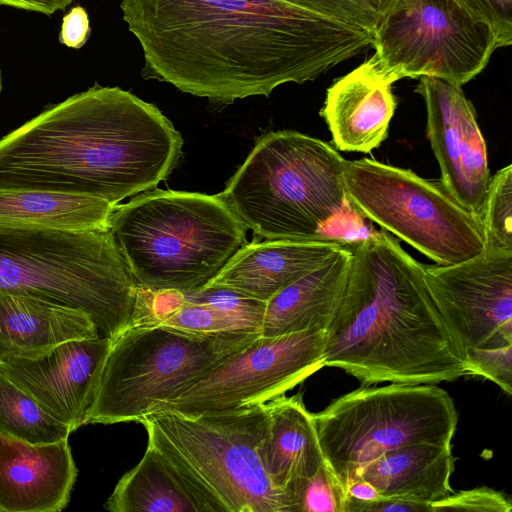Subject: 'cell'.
Returning a JSON list of instances; mask_svg holds the SVG:
<instances>
[{
	"label": "cell",
	"instance_id": "22",
	"mask_svg": "<svg viewBox=\"0 0 512 512\" xmlns=\"http://www.w3.org/2000/svg\"><path fill=\"white\" fill-rule=\"evenodd\" d=\"M454 463L451 443H419L372 461L358 479L370 482L382 497L430 504L454 492L450 483Z\"/></svg>",
	"mask_w": 512,
	"mask_h": 512
},
{
	"label": "cell",
	"instance_id": "11",
	"mask_svg": "<svg viewBox=\"0 0 512 512\" xmlns=\"http://www.w3.org/2000/svg\"><path fill=\"white\" fill-rule=\"evenodd\" d=\"M378 73L389 83L430 76L463 86L499 48L493 28L456 0H396L373 33Z\"/></svg>",
	"mask_w": 512,
	"mask_h": 512
},
{
	"label": "cell",
	"instance_id": "20",
	"mask_svg": "<svg viewBox=\"0 0 512 512\" xmlns=\"http://www.w3.org/2000/svg\"><path fill=\"white\" fill-rule=\"evenodd\" d=\"M350 263L346 243L318 268L280 290L266 302L260 335L327 330L342 300Z\"/></svg>",
	"mask_w": 512,
	"mask_h": 512
},
{
	"label": "cell",
	"instance_id": "15",
	"mask_svg": "<svg viewBox=\"0 0 512 512\" xmlns=\"http://www.w3.org/2000/svg\"><path fill=\"white\" fill-rule=\"evenodd\" d=\"M112 339L63 342L37 359L0 360V373L72 432L86 424Z\"/></svg>",
	"mask_w": 512,
	"mask_h": 512
},
{
	"label": "cell",
	"instance_id": "31",
	"mask_svg": "<svg viewBox=\"0 0 512 512\" xmlns=\"http://www.w3.org/2000/svg\"><path fill=\"white\" fill-rule=\"evenodd\" d=\"M185 302V293L181 291L153 290L138 285L129 326H159L180 310Z\"/></svg>",
	"mask_w": 512,
	"mask_h": 512
},
{
	"label": "cell",
	"instance_id": "35",
	"mask_svg": "<svg viewBox=\"0 0 512 512\" xmlns=\"http://www.w3.org/2000/svg\"><path fill=\"white\" fill-rule=\"evenodd\" d=\"M345 512H430V504L382 496L369 502L347 498Z\"/></svg>",
	"mask_w": 512,
	"mask_h": 512
},
{
	"label": "cell",
	"instance_id": "24",
	"mask_svg": "<svg viewBox=\"0 0 512 512\" xmlns=\"http://www.w3.org/2000/svg\"><path fill=\"white\" fill-rule=\"evenodd\" d=\"M104 508L110 512H210L208 506L153 445L124 474Z\"/></svg>",
	"mask_w": 512,
	"mask_h": 512
},
{
	"label": "cell",
	"instance_id": "30",
	"mask_svg": "<svg viewBox=\"0 0 512 512\" xmlns=\"http://www.w3.org/2000/svg\"><path fill=\"white\" fill-rule=\"evenodd\" d=\"M463 360L467 375L489 379L507 395H511L512 343L470 348L465 352Z\"/></svg>",
	"mask_w": 512,
	"mask_h": 512
},
{
	"label": "cell",
	"instance_id": "2",
	"mask_svg": "<svg viewBox=\"0 0 512 512\" xmlns=\"http://www.w3.org/2000/svg\"><path fill=\"white\" fill-rule=\"evenodd\" d=\"M182 145L155 105L96 83L0 138V188L86 195L115 206L165 180Z\"/></svg>",
	"mask_w": 512,
	"mask_h": 512
},
{
	"label": "cell",
	"instance_id": "13",
	"mask_svg": "<svg viewBox=\"0 0 512 512\" xmlns=\"http://www.w3.org/2000/svg\"><path fill=\"white\" fill-rule=\"evenodd\" d=\"M423 266L462 360L470 348L512 343V252L484 249L456 264Z\"/></svg>",
	"mask_w": 512,
	"mask_h": 512
},
{
	"label": "cell",
	"instance_id": "38",
	"mask_svg": "<svg viewBox=\"0 0 512 512\" xmlns=\"http://www.w3.org/2000/svg\"><path fill=\"white\" fill-rule=\"evenodd\" d=\"M2 90V72H1V66H0V93Z\"/></svg>",
	"mask_w": 512,
	"mask_h": 512
},
{
	"label": "cell",
	"instance_id": "33",
	"mask_svg": "<svg viewBox=\"0 0 512 512\" xmlns=\"http://www.w3.org/2000/svg\"><path fill=\"white\" fill-rule=\"evenodd\" d=\"M475 19L489 24L500 47L512 42V0H456Z\"/></svg>",
	"mask_w": 512,
	"mask_h": 512
},
{
	"label": "cell",
	"instance_id": "12",
	"mask_svg": "<svg viewBox=\"0 0 512 512\" xmlns=\"http://www.w3.org/2000/svg\"><path fill=\"white\" fill-rule=\"evenodd\" d=\"M325 337L323 329L260 335L152 413L196 415L267 403L324 367Z\"/></svg>",
	"mask_w": 512,
	"mask_h": 512
},
{
	"label": "cell",
	"instance_id": "17",
	"mask_svg": "<svg viewBox=\"0 0 512 512\" xmlns=\"http://www.w3.org/2000/svg\"><path fill=\"white\" fill-rule=\"evenodd\" d=\"M346 243L335 240L265 239L244 244L203 288H224L268 302L318 268Z\"/></svg>",
	"mask_w": 512,
	"mask_h": 512
},
{
	"label": "cell",
	"instance_id": "14",
	"mask_svg": "<svg viewBox=\"0 0 512 512\" xmlns=\"http://www.w3.org/2000/svg\"><path fill=\"white\" fill-rule=\"evenodd\" d=\"M416 92L425 102L427 136L440 167V184L480 219L491 176L472 103L462 86L436 77H419Z\"/></svg>",
	"mask_w": 512,
	"mask_h": 512
},
{
	"label": "cell",
	"instance_id": "19",
	"mask_svg": "<svg viewBox=\"0 0 512 512\" xmlns=\"http://www.w3.org/2000/svg\"><path fill=\"white\" fill-rule=\"evenodd\" d=\"M98 336L81 310L0 288V360L37 359L63 342Z\"/></svg>",
	"mask_w": 512,
	"mask_h": 512
},
{
	"label": "cell",
	"instance_id": "8",
	"mask_svg": "<svg viewBox=\"0 0 512 512\" xmlns=\"http://www.w3.org/2000/svg\"><path fill=\"white\" fill-rule=\"evenodd\" d=\"M259 336L129 326L112 340L85 423L141 422Z\"/></svg>",
	"mask_w": 512,
	"mask_h": 512
},
{
	"label": "cell",
	"instance_id": "28",
	"mask_svg": "<svg viewBox=\"0 0 512 512\" xmlns=\"http://www.w3.org/2000/svg\"><path fill=\"white\" fill-rule=\"evenodd\" d=\"M332 20L376 31L396 0H282Z\"/></svg>",
	"mask_w": 512,
	"mask_h": 512
},
{
	"label": "cell",
	"instance_id": "23",
	"mask_svg": "<svg viewBox=\"0 0 512 512\" xmlns=\"http://www.w3.org/2000/svg\"><path fill=\"white\" fill-rule=\"evenodd\" d=\"M113 207L86 195L0 188V229L109 228Z\"/></svg>",
	"mask_w": 512,
	"mask_h": 512
},
{
	"label": "cell",
	"instance_id": "1",
	"mask_svg": "<svg viewBox=\"0 0 512 512\" xmlns=\"http://www.w3.org/2000/svg\"><path fill=\"white\" fill-rule=\"evenodd\" d=\"M141 75L226 106L314 80L372 45L369 32L282 0H121Z\"/></svg>",
	"mask_w": 512,
	"mask_h": 512
},
{
	"label": "cell",
	"instance_id": "36",
	"mask_svg": "<svg viewBox=\"0 0 512 512\" xmlns=\"http://www.w3.org/2000/svg\"><path fill=\"white\" fill-rule=\"evenodd\" d=\"M74 0H0V4L45 15H52L58 10H64Z\"/></svg>",
	"mask_w": 512,
	"mask_h": 512
},
{
	"label": "cell",
	"instance_id": "32",
	"mask_svg": "<svg viewBox=\"0 0 512 512\" xmlns=\"http://www.w3.org/2000/svg\"><path fill=\"white\" fill-rule=\"evenodd\" d=\"M512 501L504 493L489 487H477L453 492L446 498L430 503V512H511Z\"/></svg>",
	"mask_w": 512,
	"mask_h": 512
},
{
	"label": "cell",
	"instance_id": "3",
	"mask_svg": "<svg viewBox=\"0 0 512 512\" xmlns=\"http://www.w3.org/2000/svg\"><path fill=\"white\" fill-rule=\"evenodd\" d=\"M347 246L350 269L326 330L324 366L342 369L362 385L438 384L467 375L423 264L383 229Z\"/></svg>",
	"mask_w": 512,
	"mask_h": 512
},
{
	"label": "cell",
	"instance_id": "9",
	"mask_svg": "<svg viewBox=\"0 0 512 512\" xmlns=\"http://www.w3.org/2000/svg\"><path fill=\"white\" fill-rule=\"evenodd\" d=\"M325 461L347 493L363 467L384 454L419 443H451L458 412L436 384L362 387L315 413Z\"/></svg>",
	"mask_w": 512,
	"mask_h": 512
},
{
	"label": "cell",
	"instance_id": "16",
	"mask_svg": "<svg viewBox=\"0 0 512 512\" xmlns=\"http://www.w3.org/2000/svg\"><path fill=\"white\" fill-rule=\"evenodd\" d=\"M68 440L34 445L0 435V512H60L77 478Z\"/></svg>",
	"mask_w": 512,
	"mask_h": 512
},
{
	"label": "cell",
	"instance_id": "5",
	"mask_svg": "<svg viewBox=\"0 0 512 512\" xmlns=\"http://www.w3.org/2000/svg\"><path fill=\"white\" fill-rule=\"evenodd\" d=\"M109 229L137 284L194 292L247 243L220 194L151 189L113 207Z\"/></svg>",
	"mask_w": 512,
	"mask_h": 512
},
{
	"label": "cell",
	"instance_id": "25",
	"mask_svg": "<svg viewBox=\"0 0 512 512\" xmlns=\"http://www.w3.org/2000/svg\"><path fill=\"white\" fill-rule=\"evenodd\" d=\"M186 302L161 325L191 334L259 333L266 302L224 288L185 293Z\"/></svg>",
	"mask_w": 512,
	"mask_h": 512
},
{
	"label": "cell",
	"instance_id": "29",
	"mask_svg": "<svg viewBox=\"0 0 512 512\" xmlns=\"http://www.w3.org/2000/svg\"><path fill=\"white\" fill-rule=\"evenodd\" d=\"M296 512H345L347 493L327 463L291 491Z\"/></svg>",
	"mask_w": 512,
	"mask_h": 512
},
{
	"label": "cell",
	"instance_id": "7",
	"mask_svg": "<svg viewBox=\"0 0 512 512\" xmlns=\"http://www.w3.org/2000/svg\"><path fill=\"white\" fill-rule=\"evenodd\" d=\"M140 423L148 443L210 512H296L292 498L272 484L261 460L266 403L196 415L160 411Z\"/></svg>",
	"mask_w": 512,
	"mask_h": 512
},
{
	"label": "cell",
	"instance_id": "21",
	"mask_svg": "<svg viewBox=\"0 0 512 512\" xmlns=\"http://www.w3.org/2000/svg\"><path fill=\"white\" fill-rule=\"evenodd\" d=\"M266 409L268 424L260 447L261 460L272 484L292 498L293 487L326 463L314 414L306 409L301 393L279 396L267 402Z\"/></svg>",
	"mask_w": 512,
	"mask_h": 512
},
{
	"label": "cell",
	"instance_id": "6",
	"mask_svg": "<svg viewBox=\"0 0 512 512\" xmlns=\"http://www.w3.org/2000/svg\"><path fill=\"white\" fill-rule=\"evenodd\" d=\"M0 288L81 310L113 340L130 324L138 284L109 228L0 229Z\"/></svg>",
	"mask_w": 512,
	"mask_h": 512
},
{
	"label": "cell",
	"instance_id": "26",
	"mask_svg": "<svg viewBox=\"0 0 512 512\" xmlns=\"http://www.w3.org/2000/svg\"><path fill=\"white\" fill-rule=\"evenodd\" d=\"M70 427L0 373V435L34 445L68 440Z\"/></svg>",
	"mask_w": 512,
	"mask_h": 512
},
{
	"label": "cell",
	"instance_id": "10",
	"mask_svg": "<svg viewBox=\"0 0 512 512\" xmlns=\"http://www.w3.org/2000/svg\"><path fill=\"white\" fill-rule=\"evenodd\" d=\"M347 195L369 221L436 264L466 261L485 249L480 219L442 187L410 169L362 158L345 160Z\"/></svg>",
	"mask_w": 512,
	"mask_h": 512
},
{
	"label": "cell",
	"instance_id": "18",
	"mask_svg": "<svg viewBox=\"0 0 512 512\" xmlns=\"http://www.w3.org/2000/svg\"><path fill=\"white\" fill-rule=\"evenodd\" d=\"M397 102L370 59L327 90L321 116L336 149L368 153L387 137Z\"/></svg>",
	"mask_w": 512,
	"mask_h": 512
},
{
	"label": "cell",
	"instance_id": "34",
	"mask_svg": "<svg viewBox=\"0 0 512 512\" xmlns=\"http://www.w3.org/2000/svg\"><path fill=\"white\" fill-rule=\"evenodd\" d=\"M89 35L90 24L86 10L81 6L73 7L62 19L60 43L79 49L87 42Z\"/></svg>",
	"mask_w": 512,
	"mask_h": 512
},
{
	"label": "cell",
	"instance_id": "4",
	"mask_svg": "<svg viewBox=\"0 0 512 512\" xmlns=\"http://www.w3.org/2000/svg\"><path fill=\"white\" fill-rule=\"evenodd\" d=\"M344 163L318 138L271 131L256 140L221 195L257 238L348 243L375 229L347 195Z\"/></svg>",
	"mask_w": 512,
	"mask_h": 512
},
{
	"label": "cell",
	"instance_id": "27",
	"mask_svg": "<svg viewBox=\"0 0 512 512\" xmlns=\"http://www.w3.org/2000/svg\"><path fill=\"white\" fill-rule=\"evenodd\" d=\"M485 249L512 252V165L491 178L480 214Z\"/></svg>",
	"mask_w": 512,
	"mask_h": 512
},
{
	"label": "cell",
	"instance_id": "37",
	"mask_svg": "<svg viewBox=\"0 0 512 512\" xmlns=\"http://www.w3.org/2000/svg\"><path fill=\"white\" fill-rule=\"evenodd\" d=\"M380 497L378 490L368 481L358 479L347 489V498L360 502L374 501Z\"/></svg>",
	"mask_w": 512,
	"mask_h": 512
}]
</instances>
